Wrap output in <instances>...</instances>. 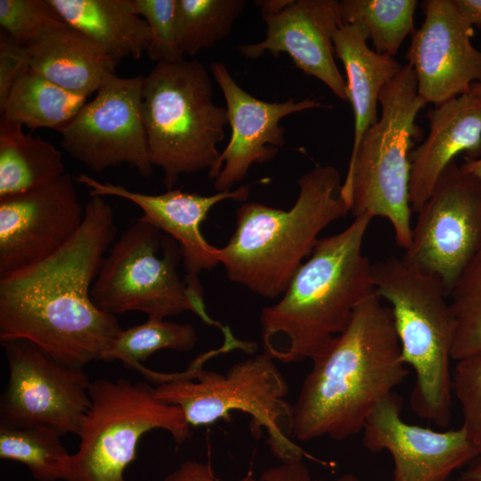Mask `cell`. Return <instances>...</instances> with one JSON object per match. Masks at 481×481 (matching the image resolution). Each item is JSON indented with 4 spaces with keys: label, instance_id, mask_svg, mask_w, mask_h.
<instances>
[{
    "label": "cell",
    "instance_id": "6da1fadb",
    "mask_svg": "<svg viewBox=\"0 0 481 481\" xmlns=\"http://www.w3.org/2000/svg\"><path fill=\"white\" fill-rule=\"evenodd\" d=\"M117 234L114 213L101 196L85 205L76 233L47 258L0 277V342L23 339L64 364L100 361L122 328L100 310L91 289Z\"/></svg>",
    "mask_w": 481,
    "mask_h": 481
},
{
    "label": "cell",
    "instance_id": "7a4b0ae2",
    "mask_svg": "<svg viewBox=\"0 0 481 481\" xmlns=\"http://www.w3.org/2000/svg\"><path fill=\"white\" fill-rule=\"evenodd\" d=\"M311 362L292 405L291 437L303 442L344 441L362 432L377 404L409 374L392 310L376 292Z\"/></svg>",
    "mask_w": 481,
    "mask_h": 481
},
{
    "label": "cell",
    "instance_id": "3957f363",
    "mask_svg": "<svg viewBox=\"0 0 481 481\" xmlns=\"http://www.w3.org/2000/svg\"><path fill=\"white\" fill-rule=\"evenodd\" d=\"M372 217L355 216L343 231L320 238L273 305L261 311L264 353L283 363L312 360L373 295L372 264L363 243Z\"/></svg>",
    "mask_w": 481,
    "mask_h": 481
},
{
    "label": "cell",
    "instance_id": "277c9868",
    "mask_svg": "<svg viewBox=\"0 0 481 481\" xmlns=\"http://www.w3.org/2000/svg\"><path fill=\"white\" fill-rule=\"evenodd\" d=\"M342 183L336 167L317 166L298 179L299 193L289 209L256 201L240 205L233 233L219 248L227 278L262 298H280L319 234L349 212Z\"/></svg>",
    "mask_w": 481,
    "mask_h": 481
},
{
    "label": "cell",
    "instance_id": "5b68a950",
    "mask_svg": "<svg viewBox=\"0 0 481 481\" xmlns=\"http://www.w3.org/2000/svg\"><path fill=\"white\" fill-rule=\"evenodd\" d=\"M232 350L224 343L180 372H159L143 364L135 371L156 383L153 394L159 401L182 409L192 428L229 420L232 412L240 411L251 417L254 433L266 431L270 449L281 462L303 460L304 450L291 440L292 405L284 400L289 386L273 359L258 354L225 374L203 369L208 358Z\"/></svg>",
    "mask_w": 481,
    "mask_h": 481
},
{
    "label": "cell",
    "instance_id": "8992f818",
    "mask_svg": "<svg viewBox=\"0 0 481 481\" xmlns=\"http://www.w3.org/2000/svg\"><path fill=\"white\" fill-rule=\"evenodd\" d=\"M376 293L390 304L401 345V359L415 371L410 405L438 427L452 416L450 370L454 319L449 290L436 273L404 256L372 264Z\"/></svg>",
    "mask_w": 481,
    "mask_h": 481
},
{
    "label": "cell",
    "instance_id": "52a82bcc",
    "mask_svg": "<svg viewBox=\"0 0 481 481\" xmlns=\"http://www.w3.org/2000/svg\"><path fill=\"white\" fill-rule=\"evenodd\" d=\"M381 114L351 154L341 194L353 216L386 218L398 247L408 249L412 225L410 204V152L423 130L415 120L427 104L418 94L412 68L403 65L380 91Z\"/></svg>",
    "mask_w": 481,
    "mask_h": 481
},
{
    "label": "cell",
    "instance_id": "ba28073f",
    "mask_svg": "<svg viewBox=\"0 0 481 481\" xmlns=\"http://www.w3.org/2000/svg\"><path fill=\"white\" fill-rule=\"evenodd\" d=\"M143 118L150 157L172 190L183 174L214 168L228 125L214 102L212 80L199 61L159 62L143 77Z\"/></svg>",
    "mask_w": 481,
    "mask_h": 481
},
{
    "label": "cell",
    "instance_id": "9c48e42d",
    "mask_svg": "<svg viewBox=\"0 0 481 481\" xmlns=\"http://www.w3.org/2000/svg\"><path fill=\"white\" fill-rule=\"evenodd\" d=\"M178 243L138 218L113 242L104 256L91 289L94 305L110 314L140 312L163 320L192 312L217 327L224 341L236 338L207 312L200 281L181 278Z\"/></svg>",
    "mask_w": 481,
    "mask_h": 481
},
{
    "label": "cell",
    "instance_id": "30bf717a",
    "mask_svg": "<svg viewBox=\"0 0 481 481\" xmlns=\"http://www.w3.org/2000/svg\"><path fill=\"white\" fill-rule=\"evenodd\" d=\"M89 396L79 446L70 454L64 481H126L143 435L161 428L182 444L192 434L182 409L159 401L144 382L99 379L91 382Z\"/></svg>",
    "mask_w": 481,
    "mask_h": 481
},
{
    "label": "cell",
    "instance_id": "8fae6325",
    "mask_svg": "<svg viewBox=\"0 0 481 481\" xmlns=\"http://www.w3.org/2000/svg\"><path fill=\"white\" fill-rule=\"evenodd\" d=\"M1 344L9 377L0 400V426L43 425L61 436H78L92 382L84 368L60 363L28 340Z\"/></svg>",
    "mask_w": 481,
    "mask_h": 481
},
{
    "label": "cell",
    "instance_id": "7c38bea8",
    "mask_svg": "<svg viewBox=\"0 0 481 481\" xmlns=\"http://www.w3.org/2000/svg\"><path fill=\"white\" fill-rule=\"evenodd\" d=\"M143 77L105 76L96 96L60 133L61 147L94 173L128 164L140 175H151L143 118Z\"/></svg>",
    "mask_w": 481,
    "mask_h": 481
},
{
    "label": "cell",
    "instance_id": "4fadbf2b",
    "mask_svg": "<svg viewBox=\"0 0 481 481\" xmlns=\"http://www.w3.org/2000/svg\"><path fill=\"white\" fill-rule=\"evenodd\" d=\"M417 214L404 257L437 274L450 293L481 249V181L453 160Z\"/></svg>",
    "mask_w": 481,
    "mask_h": 481
},
{
    "label": "cell",
    "instance_id": "5bb4252c",
    "mask_svg": "<svg viewBox=\"0 0 481 481\" xmlns=\"http://www.w3.org/2000/svg\"><path fill=\"white\" fill-rule=\"evenodd\" d=\"M84 216L75 177L69 173L0 199V277L52 256L76 233Z\"/></svg>",
    "mask_w": 481,
    "mask_h": 481
},
{
    "label": "cell",
    "instance_id": "9a60e30c",
    "mask_svg": "<svg viewBox=\"0 0 481 481\" xmlns=\"http://www.w3.org/2000/svg\"><path fill=\"white\" fill-rule=\"evenodd\" d=\"M421 8L425 19L412 33L405 58L414 70L418 94L436 106L481 82V51L471 42L473 26L453 0H425Z\"/></svg>",
    "mask_w": 481,
    "mask_h": 481
},
{
    "label": "cell",
    "instance_id": "2e32d148",
    "mask_svg": "<svg viewBox=\"0 0 481 481\" xmlns=\"http://www.w3.org/2000/svg\"><path fill=\"white\" fill-rule=\"evenodd\" d=\"M209 69L225 100L231 137L208 175L217 192H229L253 164L272 160L285 145L283 118L322 105L312 98L265 102L240 87L222 62L213 61Z\"/></svg>",
    "mask_w": 481,
    "mask_h": 481
},
{
    "label": "cell",
    "instance_id": "e0dca14e",
    "mask_svg": "<svg viewBox=\"0 0 481 481\" xmlns=\"http://www.w3.org/2000/svg\"><path fill=\"white\" fill-rule=\"evenodd\" d=\"M401 410L402 398L393 392L377 404L362 431L367 450L391 454V481H448L454 470L477 457L462 427L436 431L408 424Z\"/></svg>",
    "mask_w": 481,
    "mask_h": 481
},
{
    "label": "cell",
    "instance_id": "ac0fdd59",
    "mask_svg": "<svg viewBox=\"0 0 481 481\" xmlns=\"http://www.w3.org/2000/svg\"><path fill=\"white\" fill-rule=\"evenodd\" d=\"M265 38L240 45L238 52L256 60L265 53H287L305 74L325 84L340 100H347L346 83L334 60L333 36L343 24L339 1L294 0L281 12L263 18Z\"/></svg>",
    "mask_w": 481,
    "mask_h": 481
},
{
    "label": "cell",
    "instance_id": "d6986e66",
    "mask_svg": "<svg viewBox=\"0 0 481 481\" xmlns=\"http://www.w3.org/2000/svg\"><path fill=\"white\" fill-rule=\"evenodd\" d=\"M75 181L84 184L91 197H118L139 207L143 211L141 220L157 227L178 243L186 271L185 278L194 281H200L201 272L212 270L220 264L219 248L209 244L202 235V222L219 202L227 200L244 202L250 191L248 184L211 195L175 189L151 195L134 192L122 185L102 183L85 174H79Z\"/></svg>",
    "mask_w": 481,
    "mask_h": 481
},
{
    "label": "cell",
    "instance_id": "ffe728a7",
    "mask_svg": "<svg viewBox=\"0 0 481 481\" xmlns=\"http://www.w3.org/2000/svg\"><path fill=\"white\" fill-rule=\"evenodd\" d=\"M429 134L410 152V204L418 213L438 178L460 153L481 157V97L467 93L428 112Z\"/></svg>",
    "mask_w": 481,
    "mask_h": 481
},
{
    "label": "cell",
    "instance_id": "44dd1931",
    "mask_svg": "<svg viewBox=\"0 0 481 481\" xmlns=\"http://www.w3.org/2000/svg\"><path fill=\"white\" fill-rule=\"evenodd\" d=\"M29 69L73 93L89 96L118 61L64 21L53 23L24 45Z\"/></svg>",
    "mask_w": 481,
    "mask_h": 481
},
{
    "label": "cell",
    "instance_id": "7402d4cb",
    "mask_svg": "<svg viewBox=\"0 0 481 481\" xmlns=\"http://www.w3.org/2000/svg\"><path fill=\"white\" fill-rule=\"evenodd\" d=\"M369 35L359 24L342 25L333 36L335 55L341 61L346 76L347 100L354 113V143L351 154L358 148L366 130L378 118L381 89L401 70L394 57L381 54L367 45Z\"/></svg>",
    "mask_w": 481,
    "mask_h": 481
},
{
    "label": "cell",
    "instance_id": "603a6c76",
    "mask_svg": "<svg viewBox=\"0 0 481 481\" xmlns=\"http://www.w3.org/2000/svg\"><path fill=\"white\" fill-rule=\"evenodd\" d=\"M64 22L78 29L118 62L147 53L151 32L130 0H46Z\"/></svg>",
    "mask_w": 481,
    "mask_h": 481
},
{
    "label": "cell",
    "instance_id": "cb8c5ba5",
    "mask_svg": "<svg viewBox=\"0 0 481 481\" xmlns=\"http://www.w3.org/2000/svg\"><path fill=\"white\" fill-rule=\"evenodd\" d=\"M20 123L0 118V199L51 183L65 172L61 151Z\"/></svg>",
    "mask_w": 481,
    "mask_h": 481
},
{
    "label": "cell",
    "instance_id": "d4e9b609",
    "mask_svg": "<svg viewBox=\"0 0 481 481\" xmlns=\"http://www.w3.org/2000/svg\"><path fill=\"white\" fill-rule=\"evenodd\" d=\"M87 97L28 69L13 84L0 113L30 129L46 127L61 133L85 105Z\"/></svg>",
    "mask_w": 481,
    "mask_h": 481
},
{
    "label": "cell",
    "instance_id": "484cf974",
    "mask_svg": "<svg viewBox=\"0 0 481 481\" xmlns=\"http://www.w3.org/2000/svg\"><path fill=\"white\" fill-rule=\"evenodd\" d=\"M61 436L48 426H0V458L24 464L37 481L65 480L70 454Z\"/></svg>",
    "mask_w": 481,
    "mask_h": 481
},
{
    "label": "cell",
    "instance_id": "4316f807",
    "mask_svg": "<svg viewBox=\"0 0 481 481\" xmlns=\"http://www.w3.org/2000/svg\"><path fill=\"white\" fill-rule=\"evenodd\" d=\"M418 4L416 0H342L339 12L343 25H361L375 52L394 57L404 38L415 31Z\"/></svg>",
    "mask_w": 481,
    "mask_h": 481
},
{
    "label": "cell",
    "instance_id": "83f0119b",
    "mask_svg": "<svg viewBox=\"0 0 481 481\" xmlns=\"http://www.w3.org/2000/svg\"><path fill=\"white\" fill-rule=\"evenodd\" d=\"M198 342L195 328L166 319H148L145 322L122 330L102 353L100 361H120L126 369L135 370L159 350H192Z\"/></svg>",
    "mask_w": 481,
    "mask_h": 481
},
{
    "label": "cell",
    "instance_id": "f1b7e54d",
    "mask_svg": "<svg viewBox=\"0 0 481 481\" xmlns=\"http://www.w3.org/2000/svg\"><path fill=\"white\" fill-rule=\"evenodd\" d=\"M244 0H176V39L181 52L195 55L226 37Z\"/></svg>",
    "mask_w": 481,
    "mask_h": 481
},
{
    "label": "cell",
    "instance_id": "f546056e",
    "mask_svg": "<svg viewBox=\"0 0 481 481\" xmlns=\"http://www.w3.org/2000/svg\"><path fill=\"white\" fill-rule=\"evenodd\" d=\"M450 306L454 319L452 359L481 354V249L452 287Z\"/></svg>",
    "mask_w": 481,
    "mask_h": 481
},
{
    "label": "cell",
    "instance_id": "4dcf8cb0",
    "mask_svg": "<svg viewBox=\"0 0 481 481\" xmlns=\"http://www.w3.org/2000/svg\"><path fill=\"white\" fill-rule=\"evenodd\" d=\"M130 3L149 26L150 59L157 63L184 59L176 39V0H130Z\"/></svg>",
    "mask_w": 481,
    "mask_h": 481
},
{
    "label": "cell",
    "instance_id": "1f68e13d",
    "mask_svg": "<svg viewBox=\"0 0 481 481\" xmlns=\"http://www.w3.org/2000/svg\"><path fill=\"white\" fill-rule=\"evenodd\" d=\"M452 389L461 409V427L481 458V354L457 361Z\"/></svg>",
    "mask_w": 481,
    "mask_h": 481
},
{
    "label": "cell",
    "instance_id": "d6a6232c",
    "mask_svg": "<svg viewBox=\"0 0 481 481\" xmlns=\"http://www.w3.org/2000/svg\"><path fill=\"white\" fill-rule=\"evenodd\" d=\"M63 21L46 0H0V25L25 45L50 24Z\"/></svg>",
    "mask_w": 481,
    "mask_h": 481
},
{
    "label": "cell",
    "instance_id": "836d02e7",
    "mask_svg": "<svg viewBox=\"0 0 481 481\" xmlns=\"http://www.w3.org/2000/svg\"><path fill=\"white\" fill-rule=\"evenodd\" d=\"M29 69L25 46L4 30L0 33V110L15 81Z\"/></svg>",
    "mask_w": 481,
    "mask_h": 481
},
{
    "label": "cell",
    "instance_id": "e575fe53",
    "mask_svg": "<svg viewBox=\"0 0 481 481\" xmlns=\"http://www.w3.org/2000/svg\"><path fill=\"white\" fill-rule=\"evenodd\" d=\"M163 481H218L209 463L188 460L180 464ZM237 481H258L250 474Z\"/></svg>",
    "mask_w": 481,
    "mask_h": 481
},
{
    "label": "cell",
    "instance_id": "d590c367",
    "mask_svg": "<svg viewBox=\"0 0 481 481\" xmlns=\"http://www.w3.org/2000/svg\"><path fill=\"white\" fill-rule=\"evenodd\" d=\"M259 481H321L314 478L303 460L282 462L281 465L265 469Z\"/></svg>",
    "mask_w": 481,
    "mask_h": 481
},
{
    "label": "cell",
    "instance_id": "8d00e7d4",
    "mask_svg": "<svg viewBox=\"0 0 481 481\" xmlns=\"http://www.w3.org/2000/svg\"><path fill=\"white\" fill-rule=\"evenodd\" d=\"M463 17L472 25L481 28V0H453Z\"/></svg>",
    "mask_w": 481,
    "mask_h": 481
},
{
    "label": "cell",
    "instance_id": "74e56055",
    "mask_svg": "<svg viewBox=\"0 0 481 481\" xmlns=\"http://www.w3.org/2000/svg\"><path fill=\"white\" fill-rule=\"evenodd\" d=\"M294 0H257L256 5L259 8L262 18L276 15L289 6Z\"/></svg>",
    "mask_w": 481,
    "mask_h": 481
},
{
    "label": "cell",
    "instance_id": "f35d334b",
    "mask_svg": "<svg viewBox=\"0 0 481 481\" xmlns=\"http://www.w3.org/2000/svg\"><path fill=\"white\" fill-rule=\"evenodd\" d=\"M461 167L481 181V157L472 159L464 155V161Z\"/></svg>",
    "mask_w": 481,
    "mask_h": 481
},
{
    "label": "cell",
    "instance_id": "ab89813d",
    "mask_svg": "<svg viewBox=\"0 0 481 481\" xmlns=\"http://www.w3.org/2000/svg\"><path fill=\"white\" fill-rule=\"evenodd\" d=\"M459 481H481V461L464 470Z\"/></svg>",
    "mask_w": 481,
    "mask_h": 481
},
{
    "label": "cell",
    "instance_id": "60d3db41",
    "mask_svg": "<svg viewBox=\"0 0 481 481\" xmlns=\"http://www.w3.org/2000/svg\"><path fill=\"white\" fill-rule=\"evenodd\" d=\"M469 93L481 97V82L472 83L469 86Z\"/></svg>",
    "mask_w": 481,
    "mask_h": 481
},
{
    "label": "cell",
    "instance_id": "b9f144b4",
    "mask_svg": "<svg viewBox=\"0 0 481 481\" xmlns=\"http://www.w3.org/2000/svg\"><path fill=\"white\" fill-rule=\"evenodd\" d=\"M335 481H361V480L356 476L350 473H346L338 477Z\"/></svg>",
    "mask_w": 481,
    "mask_h": 481
}]
</instances>
